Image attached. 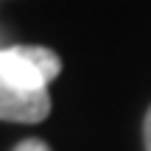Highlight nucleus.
<instances>
[{
  "label": "nucleus",
  "mask_w": 151,
  "mask_h": 151,
  "mask_svg": "<svg viewBox=\"0 0 151 151\" xmlns=\"http://www.w3.org/2000/svg\"><path fill=\"white\" fill-rule=\"evenodd\" d=\"M50 112V95L48 90L42 92H28L14 87L11 81L3 78L0 73V120L11 123H39Z\"/></svg>",
  "instance_id": "2"
},
{
  "label": "nucleus",
  "mask_w": 151,
  "mask_h": 151,
  "mask_svg": "<svg viewBox=\"0 0 151 151\" xmlns=\"http://www.w3.org/2000/svg\"><path fill=\"white\" fill-rule=\"evenodd\" d=\"M143 132H146V151H151V109L146 115V126H143Z\"/></svg>",
  "instance_id": "4"
},
{
  "label": "nucleus",
  "mask_w": 151,
  "mask_h": 151,
  "mask_svg": "<svg viewBox=\"0 0 151 151\" xmlns=\"http://www.w3.org/2000/svg\"><path fill=\"white\" fill-rule=\"evenodd\" d=\"M62 59L50 48L39 45H9L0 48V73L6 81L28 92H42L59 76Z\"/></svg>",
  "instance_id": "1"
},
{
  "label": "nucleus",
  "mask_w": 151,
  "mask_h": 151,
  "mask_svg": "<svg viewBox=\"0 0 151 151\" xmlns=\"http://www.w3.org/2000/svg\"><path fill=\"white\" fill-rule=\"evenodd\" d=\"M14 151H50V148H48V143L34 140V137H31V140H22V143H20V146H17Z\"/></svg>",
  "instance_id": "3"
}]
</instances>
